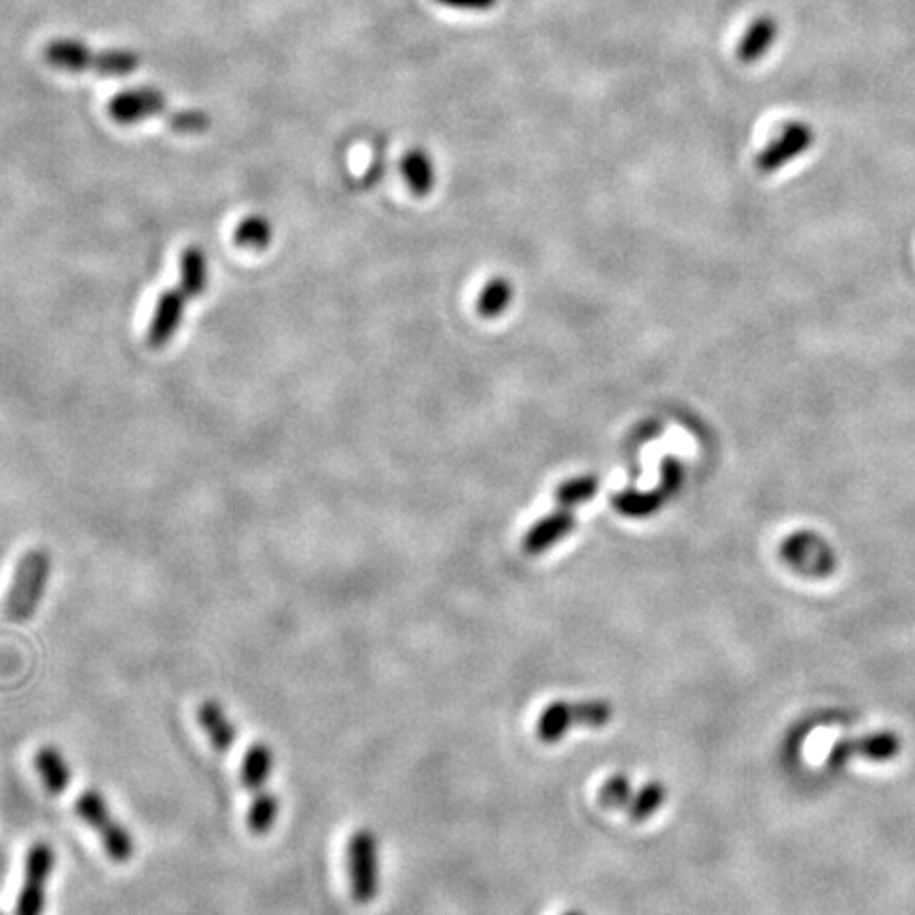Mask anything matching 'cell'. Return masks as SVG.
<instances>
[{
    "instance_id": "6da1fadb",
    "label": "cell",
    "mask_w": 915,
    "mask_h": 915,
    "mask_svg": "<svg viewBox=\"0 0 915 915\" xmlns=\"http://www.w3.org/2000/svg\"><path fill=\"white\" fill-rule=\"evenodd\" d=\"M43 57L56 70L73 75L94 73L98 77H128L139 70L142 62L134 50H94L77 39L50 41L43 50Z\"/></svg>"
},
{
    "instance_id": "7a4b0ae2",
    "label": "cell",
    "mask_w": 915,
    "mask_h": 915,
    "mask_svg": "<svg viewBox=\"0 0 915 915\" xmlns=\"http://www.w3.org/2000/svg\"><path fill=\"white\" fill-rule=\"evenodd\" d=\"M274 774V750L268 742H252L240 767V780L249 791L250 805L247 814L249 831L254 837H265L276 827L280 802L276 793L268 788V782Z\"/></svg>"
},
{
    "instance_id": "3957f363",
    "label": "cell",
    "mask_w": 915,
    "mask_h": 915,
    "mask_svg": "<svg viewBox=\"0 0 915 915\" xmlns=\"http://www.w3.org/2000/svg\"><path fill=\"white\" fill-rule=\"evenodd\" d=\"M52 568H54L52 555L45 549H30L18 559L11 587L4 600V612L11 621L24 623L36 614V610L45 598Z\"/></svg>"
},
{
    "instance_id": "277c9868",
    "label": "cell",
    "mask_w": 915,
    "mask_h": 915,
    "mask_svg": "<svg viewBox=\"0 0 915 915\" xmlns=\"http://www.w3.org/2000/svg\"><path fill=\"white\" fill-rule=\"evenodd\" d=\"M75 811L85 825L98 835L107 857L112 862H128L134 857V850H137L134 837L123 823L112 818L111 807L107 804L102 793L94 788L84 791L75 802Z\"/></svg>"
},
{
    "instance_id": "5b68a950",
    "label": "cell",
    "mask_w": 915,
    "mask_h": 915,
    "mask_svg": "<svg viewBox=\"0 0 915 915\" xmlns=\"http://www.w3.org/2000/svg\"><path fill=\"white\" fill-rule=\"evenodd\" d=\"M348 882L355 903L369 905L380 894V846L369 829L352 832L346 850Z\"/></svg>"
},
{
    "instance_id": "8992f818",
    "label": "cell",
    "mask_w": 915,
    "mask_h": 915,
    "mask_svg": "<svg viewBox=\"0 0 915 915\" xmlns=\"http://www.w3.org/2000/svg\"><path fill=\"white\" fill-rule=\"evenodd\" d=\"M782 559L807 579H829L837 570V554L818 532L802 530L786 536L780 545Z\"/></svg>"
},
{
    "instance_id": "52a82bcc",
    "label": "cell",
    "mask_w": 915,
    "mask_h": 915,
    "mask_svg": "<svg viewBox=\"0 0 915 915\" xmlns=\"http://www.w3.org/2000/svg\"><path fill=\"white\" fill-rule=\"evenodd\" d=\"M56 869V850L45 843L36 841L30 846L24 867V886L18 894L15 914L13 915H43L47 903V884Z\"/></svg>"
},
{
    "instance_id": "ba28073f",
    "label": "cell",
    "mask_w": 915,
    "mask_h": 915,
    "mask_svg": "<svg viewBox=\"0 0 915 915\" xmlns=\"http://www.w3.org/2000/svg\"><path fill=\"white\" fill-rule=\"evenodd\" d=\"M816 134L804 121H791L784 126V130L772 140L759 155H756V170L761 174H774L777 170L791 164L793 160L802 157L805 151L814 144Z\"/></svg>"
},
{
    "instance_id": "9c48e42d",
    "label": "cell",
    "mask_w": 915,
    "mask_h": 915,
    "mask_svg": "<svg viewBox=\"0 0 915 915\" xmlns=\"http://www.w3.org/2000/svg\"><path fill=\"white\" fill-rule=\"evenodd\" d=\"M680 481H683L680 462L674 460V458H666L664 460L662 483L655 490L644 492V494L634 492V490L621 492V494L614 497V506H617L619 513H623L628 518H649V515L657 513L667 500L674 497V492L680 488Z\"/></svg>"
},
{
    "instance_id": "30bf717a",
    "label": "cell",
    "mask_w": 915,
    "mask_h": 915,
    "mask_svg": "<svg viewBox=\"0 0 915 915\" xmlns=\"http://www.w3.org/2000/svg\"><path fill=\"white\" fill-rule=\"evenodd\" d=\"M167 111V100L162 89L157 87H137V89H128L121 91L117 96H112L109 102V115L112 121L121 123V126H132V123H140L146 121L155 115H170Z\"/></svg>"
},
{
    "instance_id": "8fae6325",
    "label": "cell",
    "mask_w": 915,
    "mask_h": 915,
    "mask_svg": "<svg viewBox=\"0 0 915 915\" xmlns=\"http://www.w3.org/2000/svg\"><path fill=\"white\" fill-rule=\"evenodd\" d=\"M189 302V297L183 293L181 286L176 288H167L157 304H155V312L151 316L149 329H146V344L151 348H164L172 337L178 331L181 323H183V314H185V304Z\"/></svg>"
},
{
    "instance_id": "7c38bea8",
    "label": "cell",
    "mask_w": 915,
    "mask_h": 915,
    "mask_svg": "<svg viewBox=\"0 0 915 915\" xmlns=\"http://www.w3.org/2000/svg\"><path fill=\"white\" fill-rule=\"evenodd\" d=\"M901 752V738L892 731H880L871 733L859 740H841L832 747L829 754V763L832 767L843 765L852 756H864L869 761H890Z\"/></svg>"
},
{
    "instance_id": "4fadbf2b",
    "label": "cell",
    "mask_w": 915,
    "mask_h": 915,
    "mask_svg": "<svg viewBox=\"0 0 915 915\" xmlns=\"http://www.w3.org/2000/svg\"><path fill=\"white\" fill-rule=\"evenodd\" d=\"M575 509H564L559 506L554 515L536 522L534 526L527 530L524 536V552L527 555H541L549 552L555 547L562 538H566L573 527H575V518H573Z\"/></svg>"
},
{
    "instance_id": "5bb4252c",
    "label": "cell",
    "mask_w": 915,
    "mask_h": 915,
    "mask_svg": "<svg viewBox=\"0 0 915 915\" xmlns=\"http://www.w3.org/2000/svg\"><path fill=\"white\" fill-rule=\"evenodd\" d=\"M195 717H197V725L206 733L213 749L221 752V754L233 749V744L238 740V729L227 717V712H225V708L219 701H213V699L201 701L197 706Z\"/></svg>"
},
{
    "instance_id": "9a60e30c",
    "label": "cell",
    "mask_w": 915,
    "mask_h": 915,
    "mask_svg": "<svg viewBox=\"0 0 915 915\" xmlns=\"http://www.w3.org/2000/svg\"><path fill=\"white\" fill-rule=\"evenodd\" d=\"M34 770L41 777L43 786L52 793V795H62L70 788L73 782V772L68 761L64 759V754L54 747H43L34 754Z\"/></svg>"
},
{
    "instance_id": "2e32d148",
    "label": "cell",
    "mask_w": 915,
    "mask_h": 915,
    "mask_svg": "<svg viewBox=\"0 0 915 915\" xmlns=\"http://www.w3.org/2000/svg\"><path fill=\"white\" fill-rule=\"evenodd\" d=\"M575 725H579L577 712H575V704L573 701H554L541 712V717L536 721V738L543 744H555V742L564 740L566 733Z\"/></svg>"
},
{
    "instance_id": "e0dca14e",
    "label": "cell",
    "mask_w": 915,
    "mask_h": 915,
    "mask_svg": "<svg viewBox=\"0 0 915 915\" xmlns=\"http://www.w3.org/2000/svg\"><path fill=\"white\" fill-rule=\"evenodd\" d=\"M777 39V22L772 15L754 20L738 45V57L744 64H754L767 56Z\"/></svg>"
},
{
    "instance_id": "ac0fdd59",
    "label": "cell",
    "mask_w": 915,
    "mask_h": 915,
    "mask_svg": "<svg viewBox=\"0 0 915 915\" xmlns=\"http://www.w3.org/2000/svg\"><path fill=\"white\" fill-rule=\"evenodd\" d=\"M183 293L194 299L204 295L208 286V259L199 247H187L181 252V284Z\"/></svg>"
},
{
    "instance_id": "d6986e66",
    "label": "cell",
    "mask_w": 915,
    "mask_h": 915,
    "mask_svg": "<svg viewBox=\"0 0 915 915\" xmlns=\"http://www.w3.org/2000/svg\"><path fill=\"white\" fill-rule=\"evenodd\" d=\"M401 172L412 189V194L424 195L431 194L435 187V167L431 157L426 155V151L422 149H412L405 153L403 162H401Z\"/></svg>"
},
{
    "instance_id": "ffe728a7",
    "label": "cell",
    "mask_w": 915,
    "mask_h": 915,
    "mask_svg": "<svg viewBox=\"0 0 915 915\" xmlns=\"http://www.w3.org/2000/svg\"><path fill=\"white\" fill-rule=\"evenodd\" d=\"M667 791L664 782H649L640 788L639 793H634L632 802L628 805V816L632 823H646L649 818H653L664 804H666Z\"/></svg>"
},
{
    "instance_id": "44dd1931",
    "label": "cell",
    "mask_w": 915,
    "mask_h": 915,
    "mask_svg": "<svg viewBox=\"0 0 915 915\" xmlns=\"http://www.w3.org/2000/svg\"><path fill=\"white\" fill-rule=\"evenodd\" d=\"M274 240V227L261 215H250L233 229V242L242 249H268Z\"/></svg>"
},
{
    "instance_id": "7402d4cb",
    "label": "cell",
    "mask_w": 915,
    "mask_h": 915,
    "mask_svg": "<svg viewBox=\"0 0 915 915\" xmlns=\"http://www.w3.org/2000/svg\"><path fill=\"white\" fill-rule=\"evenodd\" d=\"M511 299H513V286H511V282H506L504 277H497V280H492V282L486 284V288H483V293L479 297L477 309H479L481 316L494 318V316H499V314H502L509 307Z\"/></svg>"
},
{
    "instance_id": "603a6c76",
    "label": "cell",
    "mask_w": 915,
    "mask_h": 915,
    "mask_svg": "<svg viewBox=\"0 0 915 915\" xmlns=\"http://www.w3.org/2000/svg\"><path fill=\"white\" fill-rule=\"evenodd\" d=\"M598 494V479L591 475H585L579 479H570L557 490V504L564 509H575L585 500L593 499Z\"/></svg>"
},
{
    "instance_id": "cb8c5ba5",
    "label": "cell",
    "mask_w": 915,
    "mask_h": 915,
    "mask_svg": "<svg viewBox=\"0 0 915 915\" xmlns=\"http://www.w3.org/2000/svg\"><path fill=\"white\" fill-rule=\"evenodd\" d=\"M634 797V788L630 776L625 774H612L600 788V804L610 809H628V805Z\"/></svg>"
},
{
    "instance_id": "d4e9b609",
    "label": "cell",
    "mask_w": 915,
    "mask_h": 915,
    "mask_svg": "<svg viewBox=\"0 0 915 915\" xmlns=\"http://www.w3.org/2000/svg\"><path fill=\"white\" fill-rule=\"evenodd\" d=\"M445 7L451 9H460V11H490L492 7H497L499 0H435Z\"/></svg>"
},
{
    "instance_id": "484cf974",
    "label": "cell",
    "mask_w": 915,
    "mask_h": 915,
    "mask_svg": "<svg viewBox=\"0 0 915 915\" xmlns=\"http://www.w3.org/2000/svg\"><path fill=\"white\" fill-rule=\"evenodd\" d=\"M564 915H582L581 912H568V914Z\"/></svg>"
},
{
    "instance_id": "4316f807",
    "label": "cell",
    "mask_w": 915,
    "mask_h": 915,
    "mask_svg": "<svg viewBox=\"0 0 915 915\" xmlns=\"http://www.w3.org/2000/svg\"><path fill=\"white\" fill-rule=\"evenodd\" d=\"M0 915H4V914H2V912H0Z\"/></svg>"
}]
</instances>
